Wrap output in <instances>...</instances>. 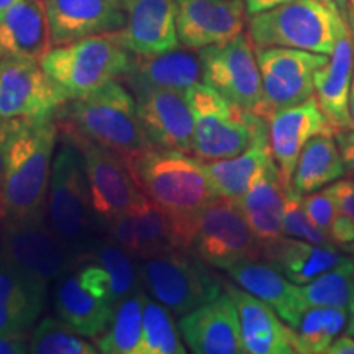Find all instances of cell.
<instances>
[{"mask_svg": "<svg viewBox=\"0 0 354 354\" xmlns=\"http://www.w3.org/2000/svg\"><path fill=\"white\" fill-rule=\"evenodd\" d=\"M328 354H354V336L349 333L338 336L333 343L330 344V348L326 349Z\"/></svg>", "mask_w": 354, "mask_h": 354, "instance_id": "cell-46", "label": "cell"}, {"mask_svg": "<svg viewBox=\"0 0 354 354\" xmlns=\"http://www.w3.org/2000/svg\"><path fill=\"white\" fill-rule=\"evenodd\" d=\"M32 335L28 331H10L0 335V354H25L30 353Z\"/></svg>", "mask_w": 354, "mask_h": 354, "instance_id": "cell-43", "label": "cell"}, {"mask_svg": "<svg viewBox=\"0 0 354 354\" xmlns=\"http://www.w3.org/2000/svg\"><path fill=\"white\" fill-rule=\"evenodd\" d=\"M268 128L272 159L289 187L305 145L313 136L335 135L338 131L322 112L315 95L302 104L272 113L268 118Z\"/></svg>", "mask_w": 354, "mask_h": 354, "instance_id": "cell-18", "label": "cell"}, {"mask_svg": "<svg viewBox=\"0 0 354 354\" xmlns=\"http://www.w3.org/2000/svg\"><path fill=\"white\" fill-rule=\"evenodd\" d=\"M0 56H2V51H0Z\"/></svg>", "mask_w": 354, "mask_h": 354, "instance_id": "cell-54", "label": "cell"}, {"mask_svg": "<svg viewBox=\"0 0 354 354\" xmlns=\"http://www.w3.org/2000/svg\"><path fill=\"white\" fill-rule=\"evenodd\" d=\"M53 50L44 0H20L0 17L2 55L41 61Z\"/></svg>", "mask_w": 354, "mask_h": 354, "instance_id": "cell-28", "label": "cell"}, {"mask_svg": "<svg viewBox=\"0 0 354 354\" xmlns=\"http://www.w3.org/2000/svg\"><path fill=\"white\" fill-rule=\"evenodd\" d=\"M246 15L243 0H176L177 35L194 51L240 37Z\"/></svg>", "mask_w": 354, "mask_h": 354, "instance_id": "cell-16", "label": "cell"}, {"mask_svg": "<svg viewBox=\"0 0 354 354\" xmlns=\"http://www.w3.org/2000/svg\"><path fill=\"white\" fill-rule=\"evenodd\" d=\"M2 183H3V143H2V133H0V220H3Z\"/></svg>", "mask_w": 354, "mask_h": 354, "instance_id": "cell-48", "label": "cell"}, {"mask_svg": "<svg viewBox=\"0 0 354 354\" xmlns=\"http://www.w3.org/2000/svg\"><path fill=\"white\" fill-rule=\"evenodd\" d=\"M3 143V218L46 216L59 127L46 120L0 122Z\"/></svg>", "mask_w": 354, "mask_h": 354, "instance_id": "cell-1", "label": "cell"}, {"mask_svg": "<svg viewBox=\"0 0 354 354\" xmlns=\"http://www.w3.org/2000/svg\"><path fill=\"white\" fill-rule=\"evenodd\" d=\"M349 312H351V317H354V290H353V297H351V302H349Z\"/></svg>", "mask_w": 354, "mask_h": 354, "instance_id": "cell-52", "label": "cell"}, {"mask_svg": "<svg viewBox=\"0 0 354 354\" xmlns=\"http://www.w3.org/2000/svg\"><path fill=\"white\" fill-rule=\"evenodd\" d=\"M348 256L335 246H320L297 238L284 236L264 254L289 281L304 286L343 263Z\"/></svg>", "mask_w": 354, "mask_h": 354, "instance_id": "cell-30", "label": "cell"}, {"mask_svg": "<svg viewBox=\"0 0 354 354\" xmlns=\"http://www.w3.org/2000/svg\"><path fill=\"white\" fill-rule=\"evenodd\" d=\"M0 261L50 286L79 268L84 261L56 236L46 216L3 218L0 227Z\"/></svg>", "mask_w": 354, "mask_h": 354, "instance_id": "cell-9", "label": "cell"}, {"mask_svg": "<svg viewBox=\"0 0 354 354\" xmlns=\"http://www.w3.org/2000/svg\"><path fill=\"white\" fill-rule=\"evenodd\" d=\"M56 115L84 136L120 154L127 162L153 148L141 127L135 95L122 81H112L82 99L66 102Z\"/></svg>", "mask_w": 354, "mask_h": 354, "instance_id": "cell-4", "label": "cell"}, {"mask_svg": "<svg viewBox=\"0 0 354 354\" xmlns=\"http://www.w3.org/2000/svg\"><path fill=\"white\" fill-rule=\"evenodd\" d=\"M127 165L141 192L172 216L192 241L198 212L215 197L202 162L189 153L153 146Z\"/></svg>", "mask_w": 354, "mask_h": 354, "instance_id": "cell-2", "label": "cell"}, {"mask_svg": "<svg viewBox=\"0 0 354 354\" xmlns=\"http://www.w3.org/2000/svg\"><path fill=\"white\" fill-rule=\"evenodd\" d=\"M282 228H284L286 236L310 241L313 243V245L320 246H335L330 234L318 228L317 225L308 218L302 202V196L295 192L292 187L287 190L284 216H282Z\"/></svg>", "mask_w": 354, "mask_h": 354, "instance_id": "cell-39", "label": "cell"}, {"mask_svg": "<svg viewBox=\"0 0 354 354\" xmlns=\"http://www.w3.org/2000/svg\"><path fill=\"white\" fill-rule=\"evenodd\" d=\"M57 127L63 140L73 145L81 154L92 205L102 225L130 210L141 201L143 192L120 154L87 138L68 123L59 122Z\"/></svg>", "mask_w": 354, "mask_h": 354, "instance_id": "cell-11", "label": "cell"}, {"mask_svg": "<svg viewBox=\"0 0 354 354\" xmlns=\"http://www.w3.org/2000/svg\"><path fill=\"white\" fill-rule=\"evenodd\" d=\"M344 176L346 167L335 135H318L313 136L300 153L290 187L300 196H307Z\"/></svg>", "mask_w": 354, "mask_h": 354, "instance_id": "cell-32", "label": "cell"}, {"mask_svg": "<svg viewBox=\"0 0 354 354\" xmlns=\"http://www.w3.org/2000/svg\"><path fill=\"white\" fill-rule=\"evenodd\" d=\"M194 50H176L153 56H135L130 73L122 79L133 95L153 88L187 91L194 84L202 82L201 57Z\"/></svg>", "mask_w": 354, "mask_h": 354, "instance_id": "cell-27", "label": "cell"}, {"mask_svg": "<svg viewBox=\"0 0 354 354\" xmlns=\"http://www.w3.org/2000/svg\"><path fill=\"white\" fill-rule=\"evenodd\" d=\"M48 286L0 261V335L28 331L41 315Z\"/></svg>", "mask_w": 354, "mask_h": 354, "instance_id": "cell-29", "label": "cell"}, {"mask_svg": "<svg viewBox=\"0 0 354 354\" xmlns=\"http://www.w3.org/2000/svg\"><path fill=\"white\" fill-rule=\"evenodd\" d=\"M232 295L240 317L241 339L246 354H294V330L277 315L264 300L241 289L240 286L223 284Z\"/></svg>", "mask_w": 354, "mask_h": 354, "instance_id": "cell-23", "label": "cell"}, {"mask_svg": "<svg viewBox=\"0 0 354 354\" xmlns=\"http://www.w3.org/2000/svg\"><path fill=\"white\" fill-rule=\"evenodd\" d=\"M328 2L336 8V10L342 13L343 19L348 20L349 25H351V28H353V25H354V24H353L354 17H353L351 3H349V0H328Z\"/></svg>", "mask_w": 354, "mask_h": 354, "instance_id": "cell-47", "label": "cell"}, {"mask_svg": "<svg viewBox=\"0 0 354 354\" xmlns=\"http://www.w3.org/2000/svg\"><path fill=\"white\" fill-rule=\"evenodd\" d=\"M326 189L333 197L339 214L348 215L349 218L354 220V179H343L342 177Z\"/></svg>", "mask_w": 354, "mask_h": 354, "instance_id": "cell-42", "label": "cell"}, {"mask_svg": "<svg viewBox=\"0 0 354 354\" xmlns=\"http://www.w3.org/2000/svg\"><path fill=\"white\" fill-rule=\"evenodd\" d=\"M190 251L210 268L227 271L245 261L263 259V248L236 201L214 197L194 221Z\"/></svg>", "mask_w": 354, "mask_h": 354, "instance_id": "cell-10", "label": "cell"}, {"mask_svg": "<svg viewBox=\"0 0 354 354\" xmlns=\"http://www.w3.org/2000/svg\"><path fill=\"white\" fill-rule=\"evenodd\" d=\"M335 140L346 167V176L354 179V128L338 130L335 133Z\"/></svg>", "mask_w": 354, "mask_h": 354, "instance_id": "cell-44", "label": "cell"}, {"mask_svg": "<svg viewBox=\"0 0 354 354\" xmlns=\"http://www.w3.org/2000/svg\"><path fill=\"white\" fill-rule=\"evenodd\" d=\"M17 2H20V0H0V17L10 10V8L15 6Z\"/></svg>", "mask_w": 354, "mask_h": 354, "instance_id": "cell-49", "label": "cell"}, {"mask_svg": "<svg viewBox=\"0 0 354 354\" xmlns=\"http://www.w3.org/2000/svg\"><path fill=\"white\" fill-rule=\"evenodd\" d=\"M330 238L333 240L335 246L346 254H354V220L348 215L339 214L331 225Z\"/></svg>", "mask_w": 354, "mask_h": 354, "instance_id": "cell-41", "label": "cell"}, {"mask_svg": "<svg viewBox=\"0 0 354 354\" xmlns=\"http://www.w3.org/2000/svg\"><path fill=\"white\" fill-rule=\"evenodd\" d=\"M256 57L263 81L258 115L268 120L279 110L294 107L315 95V74L330 56L294 48H263L256 50Z\"/></svg>", "mask_w": 354, "mask_h": 354, "instance_id": "cell-12", "label": "cell"}, {"mask_svg": "<svg viewBox=\"0 0 354 354\" xmlns=\"http://www.w3.org/2000/svg\"><path fill=\"white\" fill-rule=\"evenodd\" d=\"M269 159H272V154L268 133L256 140L241 154L210 162H201L214 196L238 201L241 196H245L254 177L259 174Z\"/></svg>", "mask_w": 354, "mask_h": 354, "instance_id": "cell-31", "label": "cell"}, {"mask_svg": "<svg viewBox=\"0 0 354 354\" xmlns=\"http://www.w3.org/2000/svg\"><path fill=\"white\" fill-rule=\"evenodd\" d=\"M141 277L148 294L174 315H185L218 297V277L192 251L176 250L141 263Z\"/></svg>", "mask_w": 354, "mask_h": 354, "instance_id": "cell-8", "label": "cell"}, {"mask_svg": "<svg viewBox=\"0 0 354 354\" xmlns=\"http://www.w3.org/2000/svg\"><path fill=\"white\" fill-rule=\"evenodd\" d=\"M194 113V156L210 162L246 151L268 135V120L225 99L214 87L197 82L185 91Z\"/></svg>", "mask_w": 354, "mask_h": 354, "instance_id": "cell-7", "label": "cell"}, {"mask_svg": "<svg viewBox=\"0 0 354 354\" xmlns=\"http://www.w3.org/2000/svg\"><path fill=\"white\" fill-rule=\"evenodd\" d=\"M133 61L135 55L113 35H97L55 46L39 63L69 102L82 99L112 81H122L130 73Z\"/></svg>", "mask_w": 354, "mask_h": 354, "instance_id": "cell-6", "label": "cell"}, {"mask_svg": "<svg viewBox=\"0 0 354 354\" xmlns=\"http://www.w3.org/2000/svg\"><path fill=\"white\" fill-rule=\"evenodd\" d=\"M246 6L248 15H256V13L271 10V8L282 6V3L290 2V0H243Z\"/></svg>", "mask_w": 354, "mask_h": 354, "instance_id": "cell-45", "label": "cell"}, {"mask_svg": "<svg viewBox=\"0 0 354 354\" xmlns=\"http://www.w3.org/2000/svg\"><path fill=\"white\" fill-rule=\"evenodd\" d=\"M348 20L328 0H290L250 19L256 50L294 48L330 56Z\"/></svg>", "mask_w": 354, "mask_h": 354, "instance_id": "cell-5", "label": "cell"}, {"mask_svg": "<svg viewBox=\"0 0 354 354\" xmlns=\"http://www.w3.org/2000/svg\"><path fill=\"white\" fill-rule=\"evenodd\" d=\"M53 307L57 318L86 338H97L109 328L115 304L97 292L77 268L56 282Z\"/></svg>", "mask_w": 354, "mask_h": 354, "instance_id": "cell-24", "label": "cell"}, {"mask_svg": "<svg viewBox=\"0 0 354 354\" xmlns=\"http://www.w3.org/2000/svg\"><path fill=\"white\" fill-rule=\"evenodd\" d=\"M349 117H351V123L354 128V76L351 82V92H349Z\"/></svg>", "mask_w": 354, "mask_h": 354, "instance_id": "cell-50", "label": "cell"}, {"mask_svg": "<svg viewBox=\"0 0 354 354\" xmlns=\"http://www.w3.org/2000/svg\"><path fill=\"white\" fill-rule=\"evenodd\" d=\"M289 185L282 179L281 171L274 159H269L261 169L245 196L238 198V205L258 238L264 254L286 236L282 228V216Z\"/></svg>", "mask_w": 354, "mask_h": 354, "instance_id": "cell-22", "label": "cell"}, {"mask_svg": "<svg viewBox=\"0 0 354 354\" xmlns=\"http://www.w3.org/2000/svg\"><path fill=\"white\" fill-rule=\"evenodd\" d=\"M145 290L133 294L115 307L109 328L95 344L104 354H140L143 339Z\"/></svg>", "mask_w": 354, "mask_h": 354, "instance_id": "cell-33", "label": "cell"}, {"mask_svg": "<svg viewBox=\"0 0 354 354\" xmlns=\"http://www.w3.org/2000/svg\"><path fill=\"white\" fill-rule=\"evenodd\" d=\"M202 82L214 87L238 107L258 113L263 102V81L250 35L198 50Z\"/></svg>", "mask_w": 354, "mask_h": 354, "instance_id": "cell-13", "label": "cell"}, {"mask_svg": "<svg viewBox=\"0 0 354 354\" xmlns=\"http://www.w3.org/2000/svg\"><path fill=\"white\" fill-rule=\"evenodd\" d=\"M348 325V308L310 307L294 326L295 353L322 354Z\"/></svg>", "mask_w": 354, "mask_h": 354, "instance_id": "cell-35", "label": "cell"}, {"mask_svg": "<svg viewBox=\"0 0 354 354\" xmlns=\"http://www.w3.org/2000/svg\"><path fill=\"white\" fill-rule=\"evenodd\" d=\"M227 272L236 286L271 305L290 328L297 325L305 312L300 286L289 281L276 266L264 259L245 261L228 268Z\"/></svg>", "mask_w": 354, "mask_h": 354, "instance_id": "cell-26", "label": "cell"}, {"mask_svg": "<svg viewBox=\"0 0 354 354\" xmlns=\"http://www.w3.org/2000/svg\"><path fill=\"white\" fill-rule=\"evenodd\" d=\"M53 48L125 26L127 0H44Z\"/></svg>", "mask_w": 354, "mask_h": 354, "instance_id": "cell-19", "label": "cell"}, {"mask_svg": "<svg viewBox=\"0 0 354 354\" xmlns=\"http://www.w3.org/2000/svg\"><path fill=\"white\" fill-rule=\"evenodd\" d=\"M104 236L138 261L176 250L190 251V238L184 228L145 194L135 207L104 225Z\"/></svg>", "mask_w": 354, "mask_h": 354, "instance_id": "cell-15", "label": "cell"}, {"mask_svg": "<svg viewBox=\"0 0 354 354\" xmlns=\"http://www.w3.org/2000/svg\"><path fill=\"white\" fill-rule=\"evenodd\" d=\"M302 202L308 218L323 232L330 233L331 225H333L336 215H338V209H336V203L328 189L317 190V192L302 196Z\"/></svg>", "mask_w": 354, "mask_h": 354, "instance_id": "cell-40", "label": "cell"}, {"mask_svg": "<svg viewBox=\"0 0 354 354\" xmlns=\"http://www.w3.org/2000/svg\"><path fill=\"white\" fill-rule=\"evenodd\" d=\"M141 127L153 146L194 151V113L185 91L153 88L135 95Z\"/></svg>", "mask_w": 354, "mask_h": 354, "instance_id": "cell-17", "label": "cell"}, {"mask_svg": "<svg viewBox=\"0 0 354 354\" xmlns=\"http://www.w3.org/2000/svg\"><path fill=\"white\" fill-rule=\"evenodd\" d=\"M46 220L56 236L82 261L91 258L104 238V225L92 205L81 154L68 141L53 159Z\"/></svg>", "mask_w": 354, "mask_h": 354, "instance_id": "cell-3", "label": "cell"}, {"mask_svg": "<svg viewBox=\"0 0 354 354\" xmlns=\"http://www.w3.org/2000/svg\"><path fill=\"white\" fill-rule=\"evenodd\" d=\"M354 290V259L346 258L330 271L300 286V299L305 310L310 307L349 308Z\"/></svg>", "mask_w": 354, "mask_h": 354, "instance_id": "cell-36", "label": "cell"}, {"mask_svg": "<svg viewBox=\"0 0 354 354\" xmlns=\"http://www.w3.org/2000/svg\"><path fill=\"white\" fill-rule=\"evenodd\" d=\"M354 76V39L351 25L339 35L326 64L315 74V97L322 112L336 130L353 128L349 92Z\"/></svg>", "mask_w": 354, "mask_h": 354, "instance_id": "cell-25", "label": "cell"}, {"mask_svg": "<svg viewBox=\"0 0 354 354\" xmlns=\"http://www.w3.org/2000/svg\"><path fill=\"white\" fill-rule=\"evenodd\" d=\"M30 353L33 354H97L95 343L87 342L81 333L63 320L43 318L32 331Z\"/></svg>", "mask_w": 354, "mask_h": 354, "instance_id": "cell-38", "label": "cell"}, {"mask_svg": "<svg viewBox=\"0 0 354 354\" xmlns=\"http://www.w3.org/2000/svg\"><path fill=\"white\" fill-rule=\"evenodd\" d=\"M346 333L354 336V317H351V320L348 322V325H346Z\"/></svg>", "mask_w": 354, "mask_h": 354, "instance_id": "cell-51", "label": "cell"}, {"mask_svg": "<svg viewBox=\"0 0 354 354\" xmlns=\"http://www.w3.org/2000/svg\"><path fill=\"white\" fill-rule=\"evenodd\" d=\"M179 330L185 344L196 354L246 353L236 305L227 290L180 317Z\"/></svg>", "mask_w": 354, "mask_h": 354, "instance_id": "cell-20", "label": "cell"}, {"mask_svg": "<svg viewBox=\"0 0 354 354\" xmlns=\"http://www.w3.org/2000/svg\"><path fill=\"white\" fill-rule=\"evenodd\" d=\"M64 104L38 59L0 56V122L46 120Z\"/></svg>", "mask_w": 354, "mask_h": 354, "instance_id": "cell-14", "label": "cell"}, {"mask_svg": "<svg viewBox=\"0 0 354 354\" xmlns=\"http://www.w3.org/2000/svg\"><path fill=\"white\" fill-rule=\"evenodd\" d=\"M88 259L99 264L107 274L110 295L115 305L143 290L145 286L138 259L133 258L127 250L110 238H102Z\"/></svg>", "mask_w": 354, "mask_h": 354, "instance_id": "cell-34", "label": "cell"}, {"mask_svg": "<svg viewBox=\"0 0 354 354\" xmlns=\"http://www.w3.org/2000/svg\"><path fill=\"white\" fill-rule=\"evenodd\" d=\"M349 3H351V12H353V17H354V0H349Z\"/></svg>", "mask_w": 354, "mask_h": 354, "instance_id": "cell-53", "label": "cell"}, {"mask_svg": "<svg viewBox=\"0 0 354 354\" xmlns=\"http://www.w3.org/2000/svg\"><path fill=\"white\" fill-rule=\"evenodd\" d=\"M135 56L161 55L179 48L176 0H127L125 26L112 33Z\"/></svg>", "mask_w": 354, "mask_h": 354, "instance_id": "cell-21", "label": "cell"}, {"mask_svg": "<svg viewBox=\"0 0 354 354\" xmlns=\"http://www.w3.org/2000/svg\"><path fill=\"white\" fill-rule=\"evenodd\" d=\"M172 312L166 305L146 295L143 310V339L140 354H184L187 349L180 342Z\"/></svg>", "mask_w": 354, "mask_h": 354, "instance_id": "cell-37", "label": "cell"}]
</instances>
